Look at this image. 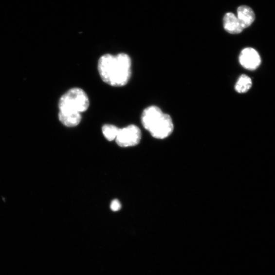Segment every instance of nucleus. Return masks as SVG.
Listing matches in <instances>:
<instances>
[{"mask_svg": "<svg viewBox=\"0 0 275 275\" xmlns=\"http://www.w3.org/2000/svg\"><path fill=\"white\" fill-rule=\"evenodd\" d=\"M174 129V125L171 116L163 114L157 124L149 131L151 136L156 139H164L168 137Z\"/></svg>", "mask_w": 275, "mask_h": 275, "instance_id": "20e7f679", "label": "nucleus"}, {"mask_svg": "<svg viewBox=\"0 0 275 275\" xmlns=\"http://www.w3.org/2000/svg\"><path fill=\"white\" fill-rule=\"evenodd\" d=\"M140 129L136 126L131 125L120 128L115 139L117 144L122 147H128L138 145L141 139Z\"/></svg>", "mask_w": 275, "mask_h": 275, "instance_id": "7ed1b4c3", "label": "nucleus"}, {"mask_svg": "<svg viewBox=\"0 0 275 275\" xmlns=\"http://www.w3.org/2000/svg\"><path fill=\"white\" fill-rule=\"evenodd\" d=\"M238 18L242 27L244 29L254 23L256 16L253 10L249 6H239L237 10Z\"/></svg>", "mask_w": 275, "mask_h": 275, "instance_id": "0eeeda50", "label": "nucleus"}, {"mask_svg": "<svg viewBox=\"0 0 275 275\" xmlns=\"http://www.w3.org/2000/svg\"><path fill=\"white\" fill-rule=\"evenodd\" d=\"M90 105L86 93L80 88H73L61 97L58 107L59 112L81 114L87 111Z\"/></svg>", "mask_w": 275, "mask_h": 275, "instance_id": "f03ea898", "label": "nucleus"}, {"mask_svg": "<svg viewBox=\"0 0 275 275\" xmlns=\"http://www.w3.org/2000/svg\"><path fill=\"white\" fill-rule=\"evenodd\" d=\"M111 209L113 211L116 212L120 210L121 207H122V205L119 202V201L117 200H115L111 203Z\"/></svg>", "mask_w": 275, "mask_h": 275, "instance_id": "f8f14e48", "label": "nucleus"}, {"mask_svg": "<svg viewBox=\"0 0 275 275\" xmlns=\"http://www.w3.org/2000/svg\"><path fill=\"white\" fill-rule=\"evenodd\" d=\"M131 60L128 55L105 54L98 60V71L102 80L116 87L126 85L131 74Z\"/></svg>", "mask_w": 275, "mask_h": 275, "instance_id": "f257e3e1", "label": "nucleus"}, {"mask_svg": "<svg viewBox=\"0 0 275 275\" xmlns=\"http://www.w3.org/2000/svg\"><path fill=\"white\" fill-rule=\"evenodd\" d=\"M60 122L65 126L70 128L75 127L79 125L82 120L80 113H64L59 112Z\"/></svg>", "mask_w": 275, "mask_h": 275, "instance_id": "1a4fd4ad", "label": "nucleus"}, {"mask_svg": "<svg viewBox=\"0 0 275 275\" xmlns=\"http://www.w3.org/2000/svg\"><path fill=\"white\" fill-rule=\"evenodd\" d=\"M238 59L241 67L249 71L256 70L261 61L258 52L252 48H246L242 50Z\"/></svg>", "mask_w": 275, "mask_h": 275, "instance_id": "39448f33", "label": "nucleus"}, {"mask_svg": "<svg viewBox=\"0 0 275 275\" xmlns=\"http://www.w3.org/2000/svg\"><path fill=\"white\" fill-rule=\"evenodd\" d=\"M117 127L112 125H105L102 128L104 137L109 141L115 140L119 130Z\"/></svg>", "mask_w": 275, "mask_h": 275, "instance_id": "9b49d317", "label": "nucleus"}, {"mask_svg": "<svg viewBox=\"0 0 275 275\" xmlns=\"http://www.w3.org/2000/svg\"><path fill=\"white\" fill-rule=\"evenodd\" d=\"M252 85L251 79L246 74L239 76L235 85V90L239 93H244L248 92Z\"/></svg>", "mask_w": 275, "mask_h": 275, "instance_id": "9d476101", "label": "nucleus"}, {"mask_svg": "<svg viewBox=\"0 0 275 275\" xmlns=\"http://www.w3.org/2000/svg\"><path fill=\"white\" fill-rule=\"evenodd\" d=\"M223 24L224 28L230 34H239L244 30L238 18L233 13H229L225 15Z\"/></svg>", "mask_w": 275, "mask_h": 275, "instance_id": "6e6552de", "label": "nucleus"}, {"mask_svg": "<svg viewBox=\"0 0 275 275\" xmlns=\"http://www.w3.org/2000/svg\"><path fill=\"white\" fill-rule=\"evenodd\" d=\"M161 109L156 106L147 108L143 112L141 122L143 126L148 131L155 126L163 115Z\"/></svg>", "mask_w": 275, "mask_h": 275, "instance_id": "423d86ee", "label": "nucleus"}]
</instances>
